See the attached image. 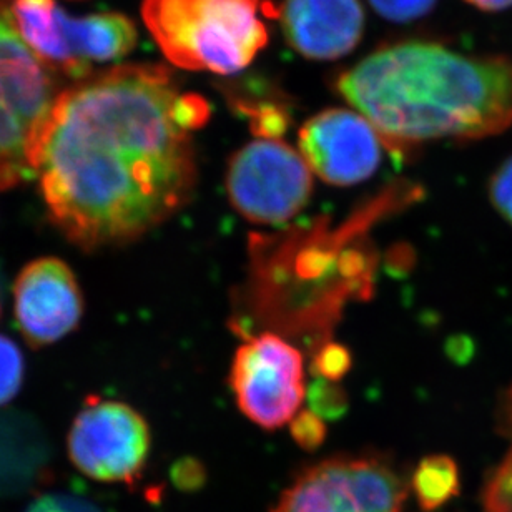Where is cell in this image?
<instances>
[{"label": "cell", "mask_w": 512, "mask_h": 512, "mask_svg": "<svg viewBox=\"0 0 512 512\" xmlns=\"http://www.w3.org/2000/svg\"><path fill=\"white\" fill-rule=\"evenodd\" d=\"M208 117L207 100L182 94L162 65H119L60 90L29 145L50 220L87 252L158 227L190 200L192 133Z\"/></svg>", "instance_id": "cell-1"}, {"label": "cell", "mask_w": 512, "mask_h": 512, "mask_svg": "<svg viewBox=\"0 0 512 512\" xmlns=\"http://www.w3.org/2000/svg\"><path fill=\"white\" fill-rule=\"evenodd\" d=\"M338 92L396 153L438 140H483L512 127L506 55H466L434 42L389 45L341 75Z\"/></svg>", "instance_id": "cell-2"}, {"label": "cell", "mask_w": 512, "mask_h": 512, "mask_svg": "<svg viewBox=\"0 0 512 512\" xmlns=\"http://www.w3.org/2000/svg\"><path fill=\"white\" fill-rule=\"evenodd\" d=\"M260 0H143V22L173 65L235 74L268 42Z\"/></svg>", "instance_id": "cell-3"}, {"label": "cell", "mask_w": 512, "mask_h": 512, "mask_svg": "<svg viewBox=\"0 0 512 512\" xmlns=\"http://www.w3.org/2000/svg\"><path fill=\"white\" fill-rule=\"evenodd\" d=\"M60 94L55 74L20 39L0 0V190L34 177L30 138Z\"/></svg>", "instance_id": "cell-4"}, {"label": "cell", "mask_w": 512, "mask_h": 512, "mask_svg": "<svg viewBox=\"0 0 512 512\" xmlns=\"http://www.w3.org/2000/svg\"><path fill=\"white\" fill-rule=\"evenodd\" d=\"M406 496L381 456H338L298 474L271 512H401Z\"/></svg>", "instance_id": "cell-5"}, {"label": "cell", "mask_w": 512, "mask_h": 512, "mask_svg": "<svg viewBox=\"0 0 512 512\" xmlns=\"http://www.w3.org/2000/svg\"><path fill=\"white\" fill-rule=\"evenodd\" d=\"M311 173L305 158L288 143L275 138L255 140L232 157L228 197L252 222H286L310 200Z\"/></svg>", "instance_id": "cell-6"}, {"label": "cell", "mask_w": 512, "mask_h": 512, "mask_svg": "<svg viewBox=\"0 0 512 512\" xmlns=\"http://www.w3.org/2000/svg\"><path fill=\"white\" fill-rule=\"evenodd\" d=\"M148 453L147 421L120 401L92 396L70 428L72 463L100 483H135L142 476Z\"/></svg>", "instance_id": "cell-7"}, {"label": "cell", "mask_w": 512, "mask_h": 512, "mask_svg": "<svg viewBox=\"0 0 512 512\" xmlns=\"http://www.w3.org/2000/svg\"><path fill=\"white\" fill-rule=\"evenodd\" d=\"M230 384L247 418L261 428H280L305 398L303 360L280 336H256L238 348Z\"/></svg>", "instance_id": "cell-8"}, {"label": "cell", "mask_w": 512, "mask_h": 512, "mask_svg": "<svg viewBox=\"0 0 512 512\" xmlns=\"http://www.w3.org/2000/svg\"><path fill=\"white\" fill-rule=\"evenodd\" d=\"M381 137L353 110L330 109L300 130L301 157L325 182L348 187L370 178L380 167Z\"/></svg>", "instance_id": "cell-9"}, {"label": "cell", "mask_w": 512, "mask_h": 512, "mask_svg": "<svg viewBox=\"0 0 512 512\" xmlns=\"http://www.w3.org/2000/svg\"><path fill=\"white\" fill-rule=\"evenodd\" d=\"M14 313L20 333L34 348L62 340L84 315L74 271L59 258L30 261L15 280Z\"/></svg>", "instance_id": "cell-10"}, {"label": "cell", "mask_w": 512, "mask_h": 512, "mask_svg": "<svg viewBox=\"0 0 512 512\" xmlns=\"http://www.w3.org/2000/svg\"><path fill=\"white\" fill-rule=\"evenodd\" d=\"M280 17L293 49L313 60L350 54L365 27L360 0H283Z\"/></svg>", "instance_id": "cell-11"}, {"label": "cell", "mask_w": 512, "mask_h": 512, "mask_svg": "<svg viewBox=\"0 0 512 512\" xmlns=\"http://www.w3.org/2000/svg\"><path fill=\"white\" fill-rule=\"evenodd\" d=\"M60 24L69 55L70 79H84L94 62L122 59L137 44L132 20L117 12L72 17L62 10Z\"/></svg>", "instance_id": "cell-12"}, {"label": "cell", "mask_w": 512, "mask_h": 512, "mask_svg": "<svg viewBox=\"0 0 512 512\" xmlns=\"http://www.w3.org/2000/svg\"><path fill=\"white\" fill-rule=\"evenodd\" d=\"M10 15L20 39L55 75L70 77L69 57L62 37V7L55 0H9Z\"/></svg>", "instance_id": "cell-13"}, {"label": "cell", "mask_w": 512, "mask_h": 512, "mask_svg": "<svg viewBox=\"0 0 512 512\" xmlns=\"http://www.w3.org/2000/svg\"><path fill=\"white\" fill-rule=\"evenodd\" d=\"M413 488L421 508H439L458 494V466L448 456H429L419 463Z\"/></svg>", "instance_id": "cell-14"}, {"label": "cell", "mask_w": 512, "mask_h": 512, "mask_svg": "<svg viewBox=\"0 0 512 512\" xmlns=\"http://www.w3.org/2000/svg\"><path fill=\"white\" fill-rule=\"evenodd\" d=\"M504 424L508 429L511 446L503 463L494 471L484 488V511L512 512V384L504 399Z\"/></svg>", "instance_id": "cell-15"}, {"label": "cell", "mask_w": 512, "mask_h": 512, "mask_svg": "<svg viewBox=\"0 0 512 512\" xmlns=\"http://www.w3.org/2000/svg\"><path fill=\"white\" fill-rule=\"evenodd\" d=\"M25 375L22 351L9 336L0 335V406L17 396Z\"/></svg>", "instance_id": "cell-16"}, {"label": "cell", "mask_w": 512, "mask_h": 512, "mask_svg": "<svg viewBox=\"0 0 512 512\" xmlns=\"http://www.w3.org/2000/svg\"><path fill=\"white\" fill-rule=\"evenodd\" d=\"M376 12L393 22L421 19L434 9L438 0H370Z\"/></svg>", "instance_id": "cell-17"}, {"label": "cell", "mask_w": 512, "mask_h": 512, "mask_svg": "<svg viewBox=\"0 0 512 512\" xmlns=\"http://www.w3.org/2000/svg\"><path fill=\"white\" fill-rule=\"evenodd\" d=\"M489 198L496 212L512 227V157L501 163L489 180Z\"/></svg>", "instance_id": "cell-18"}, {"label": "cell", "mask_w": 512, "mask_h": 512, "mask_svg": "<svg viewBox=\"0 0 512 512\" xmlns=\"http://www.w3.org/2000/svg\"><path fill=\"white\" fill-rule=\"evenodd\" d=\"M310 403L313 413L323 418H336L346 409V399L341 391L328 383L313 384L310 391Z\"/></svg>", "instance_id": "cell-19"}, {"label": "cell", "mask_w": 512, "mask_h": 512, "mask_svg": "<svg viewBox=\"0 0 512 512\" xmlns=\"http://www.w3.org/2000/svg\"><path fill=\"white\" fill-rule=\"evenodd\" d=\"M291 434L301 448L316 449L325 439V424L315 413H301L291 419Z\"/></svg>", "instance_id": "cell-20"}, {"label": "cell", "mask_w": 512, "mask_h": 512, "mask_svg": "<svg viewBox=\"0 0 512 512\" xmlns=\"http://www.w3.org/2000/svg\"><path fill=\"white\" fill-rule=\"evenodd\" d=\"M25 512H100L94 504L69 494H45L35 499Z\"/></svg>", "instance_id": "cell-21"}, {"label": "cell", "mask_w": 512, "mask_h": 512, "mask_svg": "<svg viewBox=\"0 0 512 512\" xmlns=\"http://www.w3.org/2000/svg\"><path fill=\"white\" fill-rule=\"evenodd\" d=\"M315 368L321 376L330 378V380H336V378L345 375L348 368H350V355L341 346H328L318 356Z\"/></svg>", "instance_id": "cell-22"}, {"label": "cell", "mask_w": 512, "mask_h": 512, "mask_svg": "<svg viewBox=\"0 0 512 512\" xmlns=\"http://www.w3.org/2000/svg\"><path fill=\"white\" fill-rule=\"evenodd\" d=\"M464 2L484 12H503L512 7V0H464Z\"/></svg>", "instance_id": "cell-23"}]
</instances>
